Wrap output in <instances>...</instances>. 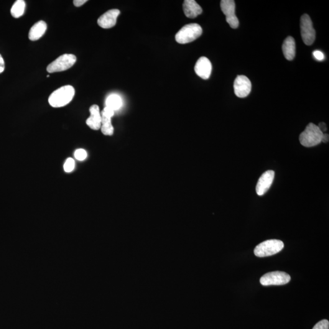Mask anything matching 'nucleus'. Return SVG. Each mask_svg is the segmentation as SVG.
Wrapping results in <instances>:
<instances>
[{
    "label": "nucleus",
    "mask_w": 329,
    "mask_h": 329,
    "mask_svg": "<svg viewBox=\"0 0 329 329\" xmlns=\"http://www.w3.org/2000/svg\"><path fill=\"white\" fill-rule=\"evenodd\" d=\"M221 9L226 15V22L233 29L239 27V21L236 13V4L233 0H222L220 3Z\"/></svg>",
    "instance_id": "8"
},
{
    "label": "nucleus",
    "mask_w": 329,
    "mask_h": 329,
    "mask_svg": "<svg viewBox=\"0 0 329 329\" xmlns=\"http://www.w3.org/2000/svg\"><path fill=\"white\" fill-rule=\"evenodd\" d=\"M318 126L319 128H320L321 131H322L323 133L327 131L328 129L327 125H326V123H323V122H322V123H320V124H319Z\"/></svg>",
    "instance_id": "26"
},
{
    "label": "nucleus",
    "mask_w": 329,
    "mask_h": 329,
    "mask_svg": "<svg viewBox=\"0 0 329 329\" xmlns=\"http://www.w3.org/2000/svg\"><path fill=\"white\" fill-rule=\"evenodd\" d=\"M25 7H26V3L24 0H17L14 2L11 10L12 17L19 18L22 16L25 13Z\"/></svg>",
    "instance_id": "19"
},
{
    "label": "nucleus",
    "mask_w": 329,
    "mask_h": 329,
    "mask_svg": "<svg viewBox=\"0 0 329 329\" xmlns=\"http://www.w3.org/2000/svg\"><path fill=\"white\" fill-rule=\"evenodd\" d=\"M49 77H50V75H47V78H49Z\"/></svg>",
    "instance_id": "28"
},
{
    "label": "nucleus",
    "mask_w": 329,
    "mask_h": 329,
    "mask_svg": "<svg viewBox=\"0 0 329 329\" xmlns=\"http://www.w3.org/2000/svg\"><path fill=\"white\" fill-rule=\"evenodd\" d=\"M87 1H88L87 0H75L73 1V3L75 6L80 7L85 4Z\"/></svg>",
    "instance_id": "24"
},
{
    "label": "nucleus",
    "mask_w": 329,
    "mask_h": 329,
    "mask_svg": "<svg viewBox=\"0 0 329 329\" xmlns=\"http://www.w3.org/2000/svg\"><path fill=\"white\" fill-rule=\"evenodd\" d=\"M329 140V136L328 134H323L322 138V141L321 142L328 143Z\"/></svg>",
    "instance_id": "27"
},
{
    "label": "nucleus",
    "mask_w": 329,
    "mask_h": 329,
    "mask_svg": "<svg viewBox=\"0 0 329 329\" xmlns=\"http://www.w3.org/2000/svg\"><path fill=\"white\" fill-rule=\"evenodd\" d=\"M87 156H88V153H87L86 150L83 149H78L76 150L75 152V157L76 159L78 160H81V161L85 160Z\"/></svg>",
    "instance_id": "21"
},
{
    "label": "nucleus",
    "mask_w": 329,
    "mask_h": 329,
    "mask_svg": "<svg viewBox=\"0 0 329 329\" xmlns=\"http://www.w3.org/2000/svg\"><path fill=\"white\" fill-rule=\"evenodd\" d=\"M75 167V162L72 158H68L67 160H66L64 165H63L64 171L67 173L72 172Z\"/></svg>",
    "instance_id": "20"
},
{
    "label": "nucleus",
    "mask_w": 329,
    "mask_h": 329,
    "mask_svg": "<svg viewBox=\"0 0 329 329\" xmlns=\"http://www.w3.org/2000/svg\"><path fill=\"white\" fill-rule=\"evenodd\" d=\"M322 131L317 125L310 123L306 126L299 136V141L302 146L307 148L315 147L321 144L323 136Z\"/></svg>",
    "instance_id": "2"
},
{
    "label": "nucleus",
    "mask_w": 329,
    "mask_h": 329,
    "mask_svg": "<svg viewBox=\"0 0 329 329\" xmlns=\"http://www.w3.org/2000/svg\"><path fill=\"white\" fill-rule=\"evenodd\" d=\"M76 62V57L75 55L65 54L60 56L53 62L48 65L47 70L48 73H53L60 72L68 70L75 64Z\"/></svg>",
    "instance_id": "5"
},
{
    "label": "nucleus",
    "mask_w": 329,
    "mask_h": 329,
    "mask_svg": "<svg viewBox=\"0 0 329 329\" xmlns=\"http://www.w3.org/2000/svg\"><path fill=\"white\" fill-rule=\"evenodd\" d=\"M252 84L246 76L239 75L234 81V92L239 98H245L251 92Z\"/></svg>",
    "instance_id": "9"
},
{
    "label": "nucleus",
    "mask_w": 329,
    "mask_h": 329,
    "mask_svg": "<svg viewBox=\"0 0 329 329\" xmlns=\"http://www.w3.org/2000/svg\"><path fill=\"white\" fill-rule=\"evenodd\" d=\"M183 10L185 16L190 19H195L203 12L201 7L194 0H185L183 1Z\"/></svg>",
    "instance_id": "15"
},
{
    "label": "nucleus",
    "mask_w": 329,
    "mask_h": 329,
    "mask_svg": "<svg viewBox=\"0 0 329 329\" xmlns=\"http://www.w3.org/2000/svg\"><path fill=\"white\" fill-rule=\"evenodd\" d=\"M113 110L105 107L101 112V131L105 136L113 135L114 129L112 124L111 119L114 116Z\"/></svg>",
    "instance_id": "11"
},
{
    "label": "nucleus",
    "mask_w": 329,
    "mask_h": 329,
    "mask_svg": "<svg viewBox=\"0 0 329 329\" xmlns=\"http://www.w3.org/2000/svg\"><path fill=\"white\" fill-rule=\"evenodd\" d=\"M300 34L303 43L307 45H312L315 42L316 32L313 27L312 20L308 14H303L300 18Z\"/></svg>",
    "instance_id": "6"
},
{
    "label": "nucleus",
    "mask_w": 329,
    "mask_h": 329,
    "mask_svg": "<svg viewBox=\"0 0 329 329\" xmlns=\"http://www.w3.org/2000/svg\"><path fill=\"white\" fill-rule=\"evenodd\" d=\"M284 247V244L282 241L279 239H269L257 245L254 252L257 257H269L281 251Z\"/></svg>",
    "instance_id": "4"
},
{
    "label": "nucleus",
    "mask_w": 329,
    "mask_h": 329,
    "mask_svg": "<svg viewBox=\"0 0 329 329\" xmlns=\"http://www.w3.org/2000/svg\"><path fill=\"white\" fill-rule=\"evenodd\" d=\"M212 66L210 61L206 57H201L196 62L195 71L196 75L203 80H208L210 78Z\"/></svg>",
    "instance_id": "13"
},
{
    "label": "nucleus",
    "mask_w": 329,
    "mask_h": 329,
    "mask_svg": "<svg viewBox=\"0 0 329 329\" xmlns=\"http://www.w3.org/2000/svg\"><path fill=\"white\" fill-rule=\"evenodd\" d=\"M47 30V25L44 21L38 22L30 28L28 37L31 41H36L45 34Z\"/></svg>",
    "instance_id": "16"
},
{
    "label": "nucleus",
    "mask_w": 329,
    "mask_h": 329,
    "mask_svg": "<svg viewBox=\"0 0 329 329\" xmlns=\"http://www.w3.org/2000/svg\"><path fill=\"white\" fill-rule=\"evenodd\" d=\"M282 51L285 58L288 60H294L296 55V43L294 38L288 36L282 45Z\"/></svg>",
    "instance_id": "17"
},
{
    "label": "nucleus",
    "mask_w": 329,
    "mask_h": 329,
    "mask_svg": "<svg viewBox=\"0 0 329 329\" xmlns=\"http://www.w3.org/2000/svg\"><path fill=\"white\" fill-rule=\"evenodd\" d=\"M123 102L121 96L117 94H112L107 98L106 100V107H108L113 111H118L121 108Z\"/></svg>",
    "instance_id": "18"
},
{
    "label": "nucleus",
    "mask_w": 329,
    "mask_h": 329,
    "mask_svg": "<svg viewBox=\"0 0 329 329\" xmlns=\"http://www.w3.org/2000/svg\"><path fill=\"white\" fill-rule=\"evenodd\" d=\"M120 14L119 9H111L102 15L98 20L99 27L104 29H109L117 24V17Z\"/></svg>",
    "instance_id": "12"
},
{
    "label": "nucleus",
    "mask_w": 329,
    "mask_h": 329,
    "mask_svg": "<svg viewBox=\"0 0 329 329\" xmlns=\"http://www.w3.org/2000/svg\"><path fill=\"white\" fill-rule=\"evenodd\" d=\"M5 68L4 61L2 56L0 55V73L3 72Z\"/></svg>",
    "instance_id": "25"
},
{
    "label": "nucleus",
    "mask_w": 329,
    "mask_h": 329,
    "mask_svg": "<svg viewBox=\"0 0 329 329\" xmlns=\"http://www.w3.org/2000/svg\"><path fill=\"white\" fill-rule=\"evenodd\" d=\"M75 90L73 86H64L53 91L48 99V102L53 108H61L67 105L72 101Z\"/></svg>",
    "instance_id": "1"
},
{
    "label": "nucleus",
    "mask_w": 329,
    "mask_h": 329,
    "mask_svg": "<svg viewBox=\"0 0 329 329\" xmlns=\"http://www.w3.org/2000/svg\"><path fill=\"white\" fill-rule=\"evenodd\" d=\"M329 323L328 320H323L318 322L313 329H329Z\"/></svg>",
    "instance_id": "22"
},
{
    "label": "nucleus",
    "mask_w": 329,
    "mask_h": 329,
    "mask_svg": "<svg viewBox=\"0 0 329 329\" xmlns=\"http://www.w3.org/2000/svg\"><path fill=\"white\" fill-rule=\"evenodd\" d=\"M203 34V29L200 25L192 24L185 25L179 30L176 35L175 39L180 44L193 42Z\"/></svg>",
    "instance_id": "3"
},
{
    "label": "nucleus",
    "mask_w": 329,
    "mask_h": 329,
    "mask_svg": "<svg viewBox=\"0 0 329 329\" xmlns=\"http://www.w3.org/2000/svg\"><path fill=\"white\" fill-rule=\"evenodd\" d=\"M90 116L87 120L86 123L93 130H98L101 127V115L99 106L94 104L90 108Z\"/></svg>",
    "instance_id": "14"
},
{
    "label": "nucleus",
    "mask_w": 329,
    "mask_h": 329,
    "mask_svg": "<svg viewBox=\"0 0 329 329\" xmlns=\"http://www.w3.org/2000/svg\"><path fill=\"white\" fill-rule=\"evenodd\" d=\"M291 277L286 272L274 271L268 272L261 278L260 282L264 286L269 285H282L288 284L290 281Z\"/></svg>",
    "instance_id": "7"
},
{
    "label": "nucleus",
    "mask_w": 329,
    "mask_h": 329,
    "mask_svg": "<svg viewBox=\"0 0 329 329\" xmlns=\"http://www.w3.org/2000/svg\"><path fill=\"white\" fill-rule=\"evenodd\" d=\"M313 55L314 56L316 60L319 61H322L324 60V59H325V55H324L323 53L320 52V51H315V52L313 53Z\"/></svg>",
    "instance_id": "23"
},
{
    "label": "nucleus",
    "mask_w": 329,
    "mask_h": 329,
    "mask_svg": "<svg viewBox=\"0 0 329 329\" xmlns=\"http://www.w3.org/2000/svg\"><path fill=\"white\" fill-rule=\"evenodd\" d=\"M275 173L273 170H269L262 174L256 186V192L259 196L264 195L271 187L273 182Z\"/></svg>",
    "instance_id": "10"
}]
</instances>
